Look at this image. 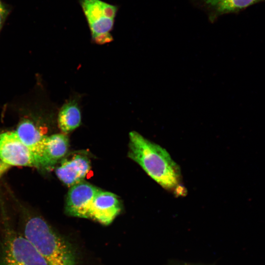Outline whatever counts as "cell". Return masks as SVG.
I'll return each mask as SVG.
<instances>
[{"instance_id": "6da1fadb", "label": "cell", "mask_w": 265, "mask_h": 265, "mask_svg": "<svg viewBox=\"0 0 265 265\" xmlns=\"http://www.w3.org/2000/svg\"><path fill=\"white\" fill-rule=\"evenodd\" d=\"M129 137V157L164 189L184 194L180 169L166 150L136 132H130Z\"/></svg>"}, {"instance_id": "7a4b0ae2", "label": "cell", "mask_w": 265, "mask_h": 265, "mask_svg": "<svg viewBox=\"0 0 265 265\" xmlns=\"http://www.w3.org/2000/svg\"><path fill=\"white\" fill-rule=\"evenodd\" d=\"M25 218L19 231L48 265H78L76 251L66 238L40 216L30 215Z\"/></svg>"}, {"instance_id": "3957f363", "label": "cell", "mask_w": 265, "mask_h": 265, "mask_svg": "<svg viewBox=\"0 0 265 265\" xmlns=\"http://www.w3.org/2000/svg\"><path fill=\"white\" fill-rule=\"evenodd\" d=\"M4 226L0 237V265H48L19 231Z\"/></svg>"}, {"instance_id": "277c9868", "label": "cell", "mask_w": 265, "mask_h": 265, "mask_svg": "<svg viewBox=\"0 0 265 265\" xmlns=\"http://www.w3.org/2000/svg\"><path fill=\"white\" fill-rule=\"evenodd\" d=\"M80 3L94 41L99 44L111 41L117 7L101 0H81Z\"/></svg>"}, {"instance_id": "5b68a950", "label": "cell", "mask_w": 265, "mask_h": 265, "mask_svg": "<svg viewBox=\"0 0 265 265\" xmlns=\"http://www.w3.org/2000/svg\"><path fill=\"white\" fill-rule=\"evenodd\" d=\"M0 159L11 166L39 168V158L20 140L15 131L0 133Z\"/></svg>"}, {"instance_id": "8992f818", "label": "cell", "mask_w": 265, "mask_h": 265, "mask_svg": "<svg viewBox=\"0 0 265 265\" xmlns=\"http://www.w3.org/2000/svg\"><path fill=\"white\" fill-rule=\"evenodd\" d=\"M100 190L84 180L71 186L65 203L66 213L72 216L88 218L91 203Z\"/></svg>"}, {"instance_id": "52a82bcc", "label": "cell", "mask_w": 265, "mask_h": 265, "mask_svg": "<svg viewBox=\"0 0 265 265\" xmlns=\"http://www.w3.org/2000/svg\"><path fill=\"white\" fill-rule=\"evenodd\" d=\"M121 210V203L115 194L100 190L91 203L88 218L107 225L113 221Z\"/></svg>"}, {"instance_id": "ba28073f", "label": "cell", "mask_w": 265, "mask_h": 265, "mask_svg": "<svg viewBox=\"0 0 265 265\" xmlns=\"http://www.w3.org/2000/svg\"><path fill=\"white\" fill-rule=\"evenodd\" d=\"M90 168L88 159L85 156L78 154L62 160L56 169L55 173L62 182L72 186L83 181Z\"/></svg>"}, {"instance_id": "9c48e42d", "label": "cell", "mask_w": 265, "mask_h": 265, "mask_svg": "<svg viewBox=\"0 0 265 265\" xmlns=\"http://www.w3.org/2000/svg\"><path fill=\"white\" fill-rule=\"evenodd\" d=\"M69 148V139L62 133L47 136L40 158L39 168L48 169L53 167L66 155Z\"/></svg>"}, {"instance_id": "30bf717a", "label": "cell", "mask_w": 265, "mask_h": 265, "mask_svg": "<svg viewBox=\"0 0 265 265\" xmlns=\"http://www.w3.org/2000/svg\"><path fill=\"white\" fill-rule=\"evenodd\" d=\"M15 132L22 143L37 156L39 168L40 158L47 136L42 134L32 122L27 120L19 124Z\"/></svg>"}, {"instance_id": "8fae6325", "label": "cell", "mask_w": 265, "mask_h": 265, "mask_svg": "<svg viewBox=\"0 0 265 265\" xmlns=\"http://www.w3.org/2000/svg\"><path fill=\"white\" fill-rule=\"evenodd\" d=\"M81 113L77 103L70 101L60 109L58 118L59 127L64 133H68L80 126Z\"/></svg>"}, {"instance_id": "7c38bea8", "label": "cell", "mask_w": 265, "mask_h": 265, "mask_svg": "<svg viewBox=\"0 0 265 265\" xmlns=\"http://www.w3.org/2000/svg\"><path fill=\"white\" fill-rule=\"evenodd\" d=\"M205 4L216 14L236 12L265 0H203Z\"/></svg>"}, {"instance_id": "4fadbf2b", "label": "cell", "mask_w": 265, "mask_h": 265, "mask_svg": "<svg viewBox=\"0 0 265 265\" xmlns=\"http://www.w3.org/2000/svg\"><path fill=\"white\" fill-rule=\"evenodd\" d=\"M10 167V165L3 162L0 159V178Z\"/></svg>"}, {"instance_id": "5bb4252c", "label": "cell", "mask_w": 265, "mask_h": 265, "mask_svg": "<svg viewBox=\"0 0 265 265\" xmlns=\"http://www.w3.org/2000/svg\"><path fill=\"white\" fill-rule=\"evenodd\" d=\"M5 12H6V10L4 8V7L3 6V5L1 4V3L0 1V13L3 17L5 14Z\"/></svg>"}, {"instance_id": "9a60e30c", "label": "cell", "mask_w": 265, "mask_h": 265, "mask_svg": "<svg viewBox=\"0 0 265 265\" xmlns=\"http://www.w3.org/2000/svg\"><path fill=\"white\" fill-rule=\"evenodd\" d=\"M172 265H194L187 264V263H176Z\"/></svg>"}, {"instance_id": "2e32d148", "label": "cell", "mask_w": 265, "mask_h": 265, "mask_svg": "<svg viewBox=\"0 0 265 265\" xmlns=\"http://www.w3.org/2000/svg\"><path fill=\"white\" fill-rule=\"evenodd\" d=\"M3 18V17L2 16V15L0 14V27L1 26V22H2V18Z\"/></svg>"}]
</instances>
